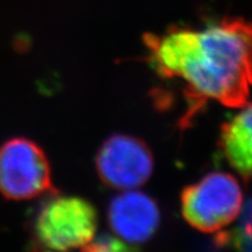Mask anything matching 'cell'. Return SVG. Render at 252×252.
I'll return each instance as SVG.
<instances>
[{
  "mask_svg": "<svg viewBox=\"0 0 252 252\" xmlns=\"http://www.w3.org/2000/svg\"><path fill=\"white\" fill-rule=\"evenodd\" d=\"M154 159L150 147L139 138L115 134L104 141L96 156V171L104 185L127 190L149 181Z\"/></svg>",
  "mask_w": 252,
  "mask_h": 252,
  "instance_id": "5b68a950",
  "label": "cell"
},
{
  "mask_svg": "<svg viewBox=\"0 0 252 252\" xmlns=\"http://www.w3.org/2000/svg\"><path fill=\"white\" fill-rule=\"evenodd\" d=\"M108 220L113 234L132 247L153 237L160 224V210L147 194L127 189L112 198Z\"/></svg>",
  "mask_w": 252,
  "mask_h": 252,
  "instance_id": "8992f818",
  "label": "cell"
},
{
  "mask_svg": "<svg viewBox=\"0 0 252 252\" xmlns=\"http://www.w3.org/2000/svg\"><path fill=\"white\" fill-rule=\"evenodd\" d=\"M82 250L86 251H128L132 250L131 245L126 244L118 237L111 236H102V237L93 239L86 248Z\"/></svg>",
  "mask_w": 252,
  "mask_h": 252,
  "instance_id": "9c48e42d",
  "label": "cell"
},
{
  "mask_svg": "<svg viewBox=\"0 0 252 252\" xmlns=\"http://www.w3.org/2000/svg\"><path fill=\"white\" fill-rule=\"evenodd\" d=\"M220 147L225 160L244 180L252 178V104L220 128Z\"/></svg>",
  "mask_w": 252,
  "mask_h": 252,
  "instance_id": "52a82bcc",
  "label": "cell"
},
{
  "mask_svg": "<svg viewBox=\"0 0 252 252\" xmlns=\"http://www.w3.org/2000/svg\"><path fill=\"white\" fill-rule=\"evenodd\" d=\"M243 208V193L229 173L213 172L181 193V213L194 229L214 234L231 224Z\"/></svg>",
  "mask_w": 252,
  "mask_h": 252,
  "instance_id": "3957f363",
  "label": "cell"
},
{
  "mask_svg": "<svg viewBox=\"0 0 252 252\" xmlns=\"http://www.w3.org/2000/svg\"><path fill=\"white\" fill-rule=\"evenodd\" d=\"M219 243L230 244L241 250H252V200L243 209L238 225L229 234L220 236Z\"/></svg>",
  "mask_w": 252,
  "mask_h": 252,
  "instance_id": "ba28073f",
  "label": "cell"
},
{
  "mask_svg": "<svg viewBox=\"0 0 252 252\" xmlns=\"http://www.w3.org/2000/svg\"><path fill=\"white\" fill-rule=\"evenodd\" d=\"M54 191L49 161L39 145L13 138L0 147V194L8 200H32Z\"/></svg>",
  "mask_w": 252,
  "mask_h": 252,
  "instance_id": "277c9868",
  "label": "cell"
},
{
  "mask_svg": "<svg viewBox=\"0 0 252 252\" xmlns=\"http://www.w3.org/2000/svg\"><path fill=\"white\" fill-rule=\"evenodd\" d=\"M150 63L161 77L185 84L187 125L210 100L229 108L248 103L252 87V23L224 19L202 30L172 28L145 36Z\"/></svg>",
  "mask_w": 252,
  "mask_h": 252,
  "instance_id": "6da1fadb",
  "label": "cell"
},
{
  "mask_svg": "<svg viewBox=\"0 0 252 252\" xmlns=\"http://www.w3.org/2000/svg\"><path fill=\"white\" fill-rule=\"evenodd\" d=\"M98 214L80 196L56 195L40 208L33 225L36 248L52 251L83 249L94 238Z\"/></svg>",
  "mask_w": 252,
  "mask_h": 252,
  "instance_id": "7a4b0ae2",
  "label": "cell"
}]
</instances>
